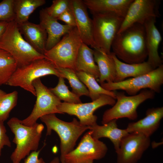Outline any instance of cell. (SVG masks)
I'll return each mask as SVG.
<instances>
[{
    "label": "cell",
    "instance_id": "8d00e7d4",
    "mask_svg": "<svg viewBox=\"0 0 163 163\" xmlns=\"http://www.w3.org/2000/svg\"><path fill=\"white\" fill-rule=\"evenodd\" d=\"M60 159L58 157H56L49 163H60Z\"/></svg>",
    "mask_w": 163,
    "mask_h": 163
},
{
    "label": "cell",
    "instance_id": "7402d4cb",
    "mask_svg": "<svg viewBox=\"0 0 163 163\" xmlns=\"http://www.w3.org/2000/svg\"><path fill=\"white\" fill-rule=\"evenodd\" d=\"M116 66L114 82H119L129 77H135L147 73L154 69L147 61L142 62L128 64L120 60L113 52H111Z\"/></svg>",
    "mask_w": 163,
    "mask_h": 163
},
{
    "label": "cell",
    "instance_id": "d590c367",
    "mask_svg": "<svg viewBox=\"0 0 163 163\" xmlns=\"http://www.w3.org/2000/svg\"><path fill=\"white\" fill-rule=\"evenodd\" d=\"M8 23L0 21V39L5 31Z\"/></svg>",
    "mask_w": 163,
    "mask_h": 163
},
{
    "label": "cell",
    "instance_id": "e575fe53",
    "mask_svg": "<svg viewBox=\"0 0 163 163\" xmlns=\"http://www.w3.org/2000/svg\"><path fill=\"white\" fill-rule=\"evenodd\" d=\"M40 151H32L24 159V163H46L43 158H39Z\"/></svg>",
    "mask_w": 163,
    "mask_h": 163
},
{
    "label": "cell",
    "instance_id": "ac0fdd59",
    "mask_svg": "<svg viewBox=\"0 0 163 163\" xmlns=\"http://www.w3.org/2000/svg\"><path fill=\"white\" fill-rule=\"evenodd\" d=\"M156 19L155 18H149L143 24L148 53L147 61L154 69L162 64V60L158 53V48L162 40V37L156 26Z\"/></svg>",
    "mask_w": 163,
    "mask_h": 163
},
{
    "label": "cell",
    "instance_id": "6da1fadb",
    "mask_svg": "<svg viewBox=\"0 0 163 163\" xmlns=\"http://www.w3.org/2000/svg\"><path fill=\"white\" fill-rule=\"evenodd\" d=\"M117 57L128 64L142 62L148 57L143 25L136 23L118 33L112 45Z\"/></svg>",
    "mask_w": 163,
    "mask_h": 163
},
{
    "label": "cell",
    "instance_id": "e0dca14e",
    "mask_svg": "<svg viewBox=\"0 0 163 163\" xmlns=\"http://www.w3.org/2000/svg\"><path fill=\"white\" fill-rule=\"evenodd\" d=\"M163 117L162 107L149 108L145 117L137 122L130 123L126 129L129 133H140L150 137L159 128Z\"/></svg>",
    "mask_w": 163,
    "mask_h": 163
},
{
    "label": "cell",
    "instance_id": "7a4b0ae2",
    "mask_svg": "<svg viewBox=\"0 0 163 163\" xmlns=\"http://www.w3.org/2000/svg\"><path fill=\"white\" fill-rule=\"evenodd\" d=\"M7 124L14 135L12 141L16 145L10 158L13 163H20L31 152L37 151L44 126L38 123L32 126H25L16 117L11 118Z\"/></svg>",
    "mask_w": 163,
    "mask_h": 163
},
{
    "label": "cell",
    "instance_id": "44dd1931",
    "mask_svg": "<svg viewBox=\"0 0 163 163\" xmlns=\"http://www.w3.org/2000/svg\"><path fill=\"white\" fill-rule=\"evenodd\" d=\"M117 120L114 119L102 125L97 123L90 126L92 137L96 139L105 137L109 139L114 145L116 152L118 151L122 139L129 133L126 129L118 128Z\"/></svg>",
    "mask_w": 163,
    "mask_h": 163
},
{
    "label": "cell",
    "instance_id": "7c38bea8",
    "mask_svg": "<svg viewBox=\"0 0 163 163\" xmlns=\"http://www.w3.org/2000/svg\"><path fill=\"white\" fill-rule=\"evenodd\" d=\"M116 99L107 95L102 94L97 100L86 103L70 104L61 102L57 108L62 114L67 113L76 116L80 123L84 126H91L97 124V117L94 114L97 109L106 105L113 106Z\"/></svg>",
    "mask_w": 163,
    "mask_h": 163
},
{
    "label": "cell",
    "instance_id": "83f0119b",
    "mask_svg": "<svg viewBox=\"0 0 163 163\" xmlns=\"http://www.w3.org/2000/svg\"><path fill=\"white\" fill-rule=\"evenodd\" d=\"M18 97L16 91L7 93L0 89V122H4L9 117L10 112L17 105Z\"/></svg>",
    "mask_w": 163,
    "mask_h": 163
},
{
    "label": "cell",
    "instance_id": "f546056e",
    "mask_svg": "<svg viewBox=\"0 0 163 163\" xmlns=\"http://www.w3.org/2000/svg\"><path fill=\"white\" fill-rule=\"evenodd\" d=\"M64 79L59 78L57 85L54 88H49L50 91L60 100L64 102L70 104L82 103L80 97L69 89Z\"/></svg>",
    "mask_w": 163,
    "mask_h": 163
},
{
    "label": "cell",
    "instance_id": "d6986e66",
    "mask_svg": "<svg viewBox=\"0 0 163 163\" xmlns=\"http://www.w3.org/2000/svg\"><path fill=\"white\" fill-rule=\"evenodd\" d=\"M18 26L26 41L38 52L44 55L47 37L45 30L40 24H35L28 21L18 24Z\"/></svg>",
    "mask_w": 163,
    "mask_h": 163
},
{
    "label": "cell",
    "instance_id": "ba28073f",
    "mask_svg": "<svg viewBox=\"0 0 163 163\" xmlns=\"http://www.w3.org/2000/svg\"><path fill=\"white\" fill-rule=\"evenodd\" d=\"M115 91L117 101L112 107L104 113L101 121L102 124L119 118H126L132 120L136 119L138 106L146 100L154 98L155 95V92L147 89H143L138 94L129 96L126 95L124 92Z\"/></svg>",
    "mask_w": 163,
    "mask_h": 163
},
{
    "label": "cell",
    "instance_id": "9c48e42d",
    "mask_svg": "<svg viewBox=\"0 0 163 163\" xmlns=\"http://www.w3.org/2000/svg\"><path fill=\"white\" fill-rule=\"evenodd\" d=\"M163 84V65L145 74L125 79L119 82H105L101 86L109 91H124L130 96L134 95L142 90L149 88L159 93Z\"/></svg>",
    "mask_w": 163,
    "mask_h": 163
},
{
    "label": "cell",
    "instance_id": "277c9868",
    "mask_svg": "<svg viewBox=\"0 0 163 163\" xmlns=\"http://www.w3.org/2000/svg\"><path fill=\"white\" fill-rule=\"evenodd\" d=\"M46 126V135H50L52 130L59 136L60 140L61 163H65V157L74 149L79 137L90 126L81 124L76 119L66 122L57 118L55 114L43 116L40 118Z\"/></svg>",
    "mask_w": 163,
    "mask_h": 163
},
{
    "label": "cell",
    "instance_id": "9a60e30c",
    "mask_svg": "<svg viewBox=\"0 0 163 163\" xmlns=\"http://www.w3.org/2000/svg\"><path fill=\"white\" fill-rule=\"evenodd\" d=\"M70 8L75 18L76 26L82 42L94 49L96 46L92 31V21L83 0H70Z\"/></svg>",
    "mask_w": 163,
    "mask_h": 163
},
{
    "label": "cell",
    "instance_id": "4dcf8cb0",
    "mask_svg": "<svg viewBox=\"0 0 163 163\" xmlns=\"http://www.w3.org/2000/svg\"><path fill=\"white\" fill-rule=\"evenodd\" d=\"M69 8L70 0H54L52 5L45 9L50 15L57 19Z\"/></svg>",
    "mask_w": 163,
    "mask_h": 163
},
{
    "label": "cell",
    "instance_id": "ffe728a7",
    "mask_svg": "<svg viewBox=\"0 0 163 163\" xmlns=\"http://www.w3.org/2000/svg\"><path fill=\"white\" fill-rule=\"evenodd\" d=\"M133 0H84L92 14L99 13H115L123 18Z\"/></svg>",
    "mask_w": 163,
    "mask_h": 163
},
{
    "label": "cell",
    "instance_id": "484cf974",
    "mask_svg": "<svg viewBox=\"0 0 163 163\" xmlns=\"http://www.w3.org/2000/svg\"><path fill=\"white\" fill-rule=\"evenodd\" d=\"M76 72L79 79L88 88L89 97L92 101L97 100L102 94L109 95L116 99L115 91H109L103 88L93 76L82 72Z\"/></svg>",
    "mask_w": 163,
    "mask_h": 163
},
{
    "label": "cell",
    "instance_id": "30bf717a",
    "mask_svg": "<svg viewBox=\"0 0 163 163\" xmlns=\"http://www.w3.org/2000/svg\"><path fill=\"white\" fill-rule=\"evenodd\" d=\"M35 89L37 99L30 114L26 118L21 120V123L27 126H32L41 117L47 114H62L58 110L61 103L60 100L42 82L40 78L33 83Z\"/></svg>",
    "mask_w": 163,
    "mask_h": 163
},
{
    "label": "cell",
    "instance_id": "d6a6232c",
    "mask_svg": "<svg viewBox=\"0 0 163 163\" xmlns=\"http://www.w3.org/2000/svg\"><path fill=\"white\" fill-rule=\"evenodd\" d=\"M6 132L4 122H0V157L2 155V150L4 146L11 147V143Z\"/></svg>",
    "mask_w": 163,
    "mask_h": 163
},
{
    "label": "cell",
    "instance_id": "4fadbf2b",
    "mask_svg": "<svg viewBox=\"0 0 163 163\" xmlns=\"http://www.w3.org/2000/svg\"><path fill=\"white\" fill-rule=\"evenodd\" d=\"M160 4V1L158 0H133L128 8L118 33L135 24L143 25L149 18L159 17Z\"/></svg>",
    "mask_w": 163,
    "mask_h": 163
},
{
    "label": "cell",
    "instance_id": "1f68e13d",
    "mask_svg": "<svg viewBox=\"0 0 163 163\" xmlns=\"http://www.w3.org/2000/svg\"><path fill=\"white\" fill-rule=\"evenodd\" d=\"M14 0H3L0 2V21L9 22L14 21Z\"/></svg>",
    "mask_w": 163,
    "mask_h": 163
},
{
    "label": "cell",
    "instance_id": "836d02e7",
    "mask_svg": "<svg viewBox=\"0 0 163 163\" xmlns=\"http://www.w3.org/2000/svg\"><path fill=\"white\" fill-rule=\"evenodd\" d=\"M57 19L63 21L66 25L76 27V24L75 18L70 8L59 16Z\"/></svg>",
    "mask_w": 163,
    "mask_h": 163
},
{
    "label": "cell",
    "instance_id": "603a6c76",
    "mask_svg": "<svg viewBox=\"0 0 163 163\" xmlns=\"http://www.w3.org/2000/svg\"><path fill=\"white\" fill-rule=\"evenodd\" d=\"M94 50V61L97 64L100 73L97 80L101 84L105 82H114L116 68L111 52L108 54L98 49Z\"/></svg>",
    "mask_w": 163,
    "mask_h": 163
},
{
    "label": "cell",
    "instance_id": "8992f818",
    "mask_svg": "<svg viewBox=\"0 0 163 163\" xmlns=\"http://www.w3.org/2000/svg\"><path fill=\"white\" fill-rule=\"evenodd\" d=\"M83 43L76 27H73L54 46L44 53L45 58L57 68H67L75 72L78 51Z\"/></svg>",
    "mask_w": 163,
    "mask_h": 163
},
{
    "label": "cell",
    "instance_id": "5b68a950",
    "mask_svg": "<svg viewBox=\"0 0 163 163\" xmlns=\"http://www.w3.org/2000/svg\"><path fill=\"white\" fill-rule=\"evenodd\" d=\"M48 75L61 77L60 73L53 62L46 58L39 59L26 66L17 67L6 85L19 87L36 96L33 82Z\"/></svg>",
    "mask_w": 163,
    "mask_h": 163
},
{
    "label": "cell",
    "instance_id": "cb8c5ba5",
    "mask_svg": "<svg viewBox=\"0 0 163 163\" xmlns=\"http://www.w3.org/2000/svg\"><path fill=\"white\" fill-rule=\"evenodd\" d=\"M76 72H82L97 80L100 73L94 56V50L82 43L80 48L75 64Z\"/></svg>",
    "mask_w": 163,
    "mask_h": 163
},
{
    "label": "cell",
    "instance_id": "5bb4252c",
    "mask_svg": "<svg viewBox=\"0 0 163 163\" xmlns=\"http://www.w3.org/2000/svg\"><path fill=\"white\" fill-rule=\"evenodd\" d=\"M150 144V137L129 133L122 139L117 155V163H136Z\"/></svg>",
    "mask_w": 163,
    "mask_h": 163
},
{
    "label": "cell",
    "instance_id": "4316f807",
    "mask_svg": "<svg viewBox=\"0 0 163 163\" xmlns=\"http://www.w3.org/2000/svg\"><path fill=\"white\" fill-rule=\"evenodd\" d=\"M17 68V63L12 56L0 49V86L7 84Z\"/></svg>",
    "mask_w": 163,
    "mask_h": 163
},
{
    "label": "cell",
    "instance_id": "d4e9b609",
    "mask_svg": "<svg viewBox=\"0 0 163 163\" xmlns=\"http://www.w3.org/2000/svg\"><path fill=\"white\" fill-rule=\"evenodd\" d=\"M46 2L45 0H14V21L18 24L28 21L30 14Z\"/></svg>",
    "mask_w": 163,
    "mask_h": 163
},
{
    "label": "cell",
    "instance_id": "2e32d148",
    "mask_svg": "<svg viewBox=\"0 0 163 163\" xmlns=\"http://www.w3.org/2000/svg\"><path fill=\"white\" fill-rule=\"evenodd\" d=\"M39 18V24L45 30L47 35L46 50H49L56 45L61 38L74 27L61 24L57 19L50 15L45 8L40 11Z\"/></svg>",
    "mask_w": 163,
    "mask_h": 163
},
{
    "label": "cell",
    "instance_id": "3957f363",
    "mask_svg": "<svg viewBox=\"0 0 163 163\" xmlns=\"http://www.w3.org/2000/svg\"><path fill=\"white\" fill-rule=\"evenodd\" d=\"M0 49L7 51L12 56L17 67L45 58L44 55L38 52L26 41L14 21L8 23L0 39Z\"/></svg>",
    "mask_w": 163,
    "mask_h": 163
},
{
    "label": "cell",
    "instance_id": "8fae6325",
    "mask_svg": "<svg viewBox=\"0 0 163 163\" xmlns=\"http://www.w3.org/2000/svg\"><path fill=\"white\" fill-rule=\"evenodd\" d=\"M107 148L105 144L93 138L89 130L82 137L77 147L65 157V163H93L104 158Z\"/></svg>",
    "mask_w": 163,
    "mask_h": 163
},
{
    "label": "cell",
    "instance_id": "52a82bcc",
    "mask_svg": "<svg viewBox=\"0 0 163 163\" xmlns=\"http://www.w3.org/2000/svg\"><path fill=\"white\" fill-rule=\"evenodd\" d=\"M92 15V35L95 49L109 54L124 18L112 13H96Z\"/></svg>",
    "mask_w": 163,
    "mask_h": 163
},
{
    "label": "cell",
    "instance_id": "f1b7e54d",
    "mask_svg": "<svg viewBox=\"0 0 163 163\" xmlns=\"http://www.w3.org/2000/svg\"><path fill=\"white\" fill-rule=\"evenodd\" d=\"M61 77L66 78L72 89V92L79 97L85 95L88 96L89 92L85 85L80 81L74 70L69 69L57 68Z\"/></svg>",
    "mask_w": 163,
    "mask_h": 163
}]
</instances>
